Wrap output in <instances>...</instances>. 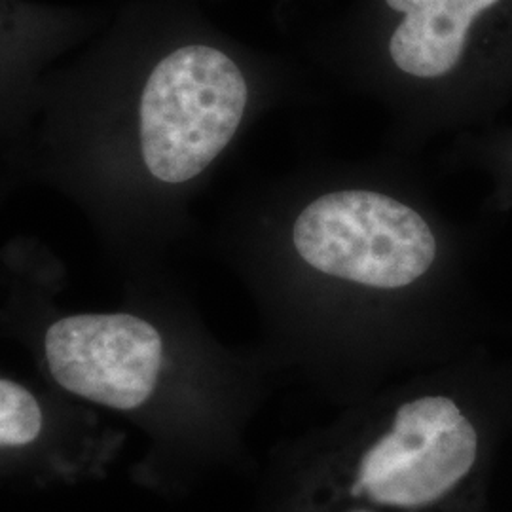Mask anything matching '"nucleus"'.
I'll return each mask as SVG.
<instances>
[{"mask_svg": "<svg viewBox=\"0 0 512 512\" xmlns=\"http://www.w3.org/2000/svg\"><path fill=\"white\" fill-rule=\"evenodd\" d=\"M503 0H384L395 21L385 38L387 69L397 86L412 95L458 73L473 44L478 21Z\"/></svg>", "mask_w": 512, "mask_h": 512, "instance_id": "nucleus-7", "label": "nucleus"}, {"mask_svg": "<svg viewBox=\"0 0 512 512\" xmlns=\"http://www.w3.org/2000/svg\"><path fill=\"white\" fill-rule=\"evenodd\" d=\"M124 440L101 412L0 366V484L48 490L99 482Z\"/></svg>", "mask_w": 512, "mask_h": 512, "instance_id": "nucleus-5", "label": "nucleus"}, {"mask_svg": "<svg viewBox=\"0 0 512 512\" xmlns=\"http://www.w3.org/2000/svg\"><path fill=\"white\" fill-rule=\"evenodd\" d=\"M478 459L473 421L446 395L404 401L349 465L355 505L385 512L425 511L454 494Z\"/></svg>", "mask_w": 512, "mask_h": 512, "instance_id": "nucleus-4", "label": "nucleus"}, {"mask_svg": "<svg viewBox=\"0 0 512 512\" xmlns=\"http://www.w3.org/2000/svg\"><path fill=\"white\" fill-rule=\"evenodd\" d=\"M277 239L300 272L372 296L420 287L442 251L425 207L404 192L368 183L311 192L291 207Z\"/></svg>", "mask_w": 512, "mask_h": 512, "instance_id": "nucleus-3", "label": "nucleus"}, {"mask_svg": "<svg viewBox=\"0 0 512 512\" xmlns=\"http://www.w3.org/2000/svg\"><path fill=\"white\" fill-rule=\"evenodd\" d=\"M150 275H126L116 308L73 310L57 300L69 275L48 243L14 236L0 247V338L59 393L145 429L154 446L135 476L156 484L173 459L215 440L224 359Z\"/></svg>", "mask_w": 512, "mask_h": 512, "instance_id": "nucleus-2", "label": "nucleus"}, {"mask_svg": "<svg viewBox=\"0 0 512 512\" xmlns=\"http://www.w3.org/2000/svg\"><path fill=\"white\" fill-rule=\"evenodd\" d=\"M92 31L69 8L0 0V160L27 133L48 76Z\"/></svg>", "mask_w": 512, "mask_h": 512, "instance_id": "nucleus-6", "label": "nucleus"}, {"mask_svg": "<svg viewBox=\"0 0 512 512\" xmlns=\"http://www.w3.org/2000/svg\"><path fill=\"white\" fill-rule=\"evenodd\" d=\"M258 101L260 82L232 48L120 25L48 76L31 126L0 160V192H54L124 277L150 272Z\"/></svg>", "mask_w": 512, "mask_h": 512, "instance_id": "nucleus-1", "label": "nucleus"}, {"mask_svg": "<svg viewBox=\"0 0 512 512\" xmlns=\"http://www.w3.org/2000/svg\"><path fill=\"white\" fill-rule=\"evenodd\" d=\"M346 512H385L378 511V509H370V507H365V505H355V507H351Z\"/></svg>", "mask_w": 512, "mask_h": 512, "instance_id": "nucleus-8", "label": "nucleus"}]
</instances>
